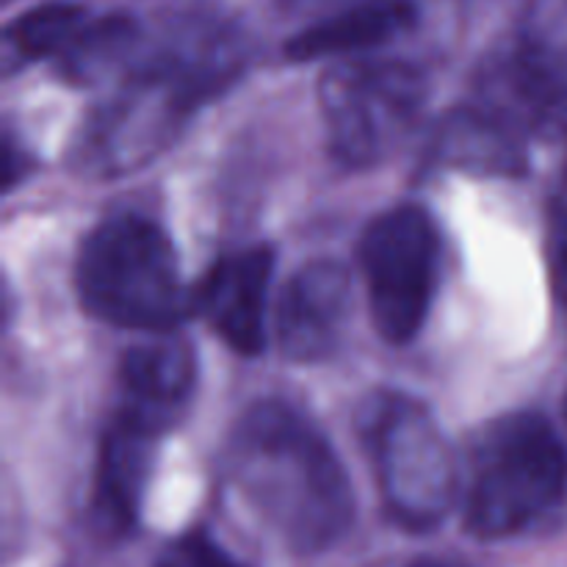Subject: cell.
<instances>
[{
    "instance_id": "5b68a950",
    "label": "cell",
    "mask_w": 567,
    "mask_h": 567,
    "mask_svg": "<svg viewBox=\"0 0 567 567\" xmlns=\"http://www.w3.org/2000/svg\"><path fill=\"white\" fill-rule=\"evenodd\" d=\"M358 421L391 518L413 532L443 524L460 498V468L435 415L402 393H380Z\"/></svg>"
},
{
    "instance_id": "277c9868",
    "label": "cell",
    "mask_w": 567,
    "mask_h": 567,
    "mask_svg": "<svg viewBox=\"0 0 567 567\" xmlns=\"http://www.w3.org/2000/svg\"><path fill=\"white\" fill-rule=\"evenodd\" d=\"M567 491V452L537 413H509L474 441L465 485V526L502 540L551 513Z\"/></svg>"
},
{
    "instance_id": "2e32d148",
    "label": "cell",
    "mask_w": 567,
    "mask_h": 567,
    "mask_svg": "<svg viewBox=\"0 0 567 567\" xmlns=\"http://www.w3.org/2000/svg\"><path fill=\"white\" fill-rule=\"evenodd\" d=\"M89 20H92V11L75 0H48L17 14L3 31L6 72L48 59V55L59 59L75 42L78 33L89 25Z\"/></svg>"
},
{
    "instance_id": "8992f818",
    "label": "cell",
    "mask_w": 567,
    "mask_h": 567,
    "mask_svg": "<svg viewBox=\"0 0 567 567\" xmlns=\"http://www.w3.org/2000/svg\"><path fill=\"white\" fill-rule=\"evenodd\" d=\"M430 100L426 75L410 61L354 55L319 78V109L338 161L382 164L415 133Z\"/></svg>"
},
{
    "instance_id": "ba28073f",
    "label": "cell",
    "mask_w": 567,
    "mask_h": 567,
    "mask_svg": "<svg viewBox=\"0 0 567 567\" xmlns=\"http://www.w3.org/2000/svg\"><path fill=\"white\" fill-rule=\"evenodd\" d=\"M360 266L380 336L391 343L413 341L441 277V238L430 216L413 205L377 216L360 241Z\"/></svg>"
},
{
    "instance_id": "8fae6325",
    "label": "cell",
    "mask_w": 567,
    "mask_h": 567,
    "mask_svg": "<svg viewBox=\"0 0 567 567\" xmlns=\"http://www.w3.org/2000/svg\"><path fill=\"white\" fill-rule=\"evenodd\" d=\"M158 435L155 426L116 413L114 426L103 441L92 498L94 526L105 535H125L136 524Z\"/></svg>"
},
{
    "instance_id": "3957f363",
    "label": "cell",
    "mask_w": 567,
    "mask_h": 567,
    "mask_svg": "<svg viewBox=\"0 0 567 567\" xmlns=\"http://www.w3.org/2000/svg\"><path fill=\"white\" fill-rule=\"evenodd\" d=\"M75 288L89 316L127 330L169 332L194 308L175 247L142 216H114L89 233Z\"/></svg>"
},
{
    "instance_id": "5bb4252c",
    "label": "cell",
    "mask_w": 567,
    "mask_h": 567,
    "mask_svg": "<svg viewBox=\"0 0 567 567\" xmlns=\"http://www.w3.org/2000/svg\"><path fill=\"white\" fill-rule=\"evenodd\" d=\"M432 158L482 175H520L526 169V136L502 116L471 103L446 116L432 142Z\"/></svg>"
},
{
    "instance_id": "7c38bea8",
    "label": "cell",
    "mask_w": 567,
    "mask_h": 567,
    "mask_svg": "<svg viewBox=\"0 0 567 567\" xmlns=\"http://www.w3.org/2000/svg\"><path fill=\"white\" fill-rule=\"evenodd\" d=\"M194 374H197L194 354L181 338L164 332L161 338L138 343L122 360L120 382L125 404L120 413L161 432L192 393Z\"/></svg>"
},
{
    "instance_id": "9a60e30c",
    "label": "cell",
    "mask_w": 567,
    "mask_h": 567,
    "mask_svg": "<svg viewBox=\"0 0 567 567\" xmlns=\"http://www.w3.org/2000/svg\"><path fill=\"white\" fill-rule=\"evenodd\" d=\"M144 50V31L133 17L105 14L92 17L89 25L75 37V42L59 55L61 72L70 81L94 83L122 70L125 78L142 64L138 53Z\"/></svg>"
},
{
    "instance_id": "d6986e66",
    "label": "cell",
    "mask_w": 567,
    "mask_h": 567,
    "mask_svg": "<svg viewBox=\"0 0 567 567\" xmlns=\"http://www.w3.org/2000/svg\"><path fill=\"white\" fill-rule=\"evenodd\" d=\"M415 567H454V565H441V563H424V565H415Z\"/></svg>"
},
{
    "instance_id": "4fadbf2b",
    "label": "cell",
    "mask_w": 567,
    "mask_h": 567,
    "mask_svg": "<svg viewBox=\"0 0 567 567\" xmlns=\"http://www.w3.org/2000/svg\"><path fill=\"white\" fill-rule=\"evenodd\" d=\"M413 22L415 6L410 0H354L293 33L286 55L291 61L349 59L391 42Z\"/></svg>"
},
{
    "instance_id": "30bf717a",
    "label": "cell",
    "mask_w": 567,
    "mask_h": 567,
    "mask_svg": "<svg viewBox=\"0 0 567 567\" xmlns=\"http://www.w3.org/2000/svg\"><path fill=\"white\" fill-rule=\"evenodd\" d=\"M271 269L275 255L269 247L241 249L221 258L194 293L199 316L238 354H258L266 347Z\"/></svg>"
},
{
    "instance_id": "ac0fdd59",
    "label": "cell",
    "mask_w": 567,
    "mask_h": 567,
    "mask_svg": "<svg viewBox=\"0 0 567 567\" xmlns=\"http://www.w3.org/2000/svg\"><path fill=\"white\" fill-rule=\"evenodd\" d=\"M548 258H551L554 291L567 308V186L554 199L551 221H548Z\"/></svg>"
},
{
    "instance_id": "9c48e42d",
    "label": "cell",
    "mask_w": 567,
    "mask_h": 567,
    "mask_svg": "<svg viewBox=\"0 0 567 567\" xmlns=\"http://www.w3.org/2000/svg\"><path fill=\"white\" fill-rule=\"evenodd\" d=\"M352 316V277L336 260L302 266L277 308V341L297 363H319L338 352Z\"/></svg>"
},
{
    "instance_id": "ffe728a7",
    "label": "cell",
    "mask_w": 567,
    "mask_h": 567,
    "mask_svg": "<svg viewBox=\"0 0 567 567\" xmlns=\"http://www.w3.org/2000/svg\"><path fill=\"white\" fill-rule=\"evenodd\" d=\"M565 415H567V396H565Z\"/></svg>"
},
{
    "instance_id": "7a4b0ae2",
    "label": "cell",
    "mask_w": 567,
    "mask_h": 567,
    "mask_svg": "<svg viewBox=\"0 0 567 567\" xmlns=\"http://www.w3.org/2000/svg\"><path fill=\"white\" fill-rule=\"evenodd\" d=\"M221 83L181 44L144 55L114 94L94 105L72 144V164L86 177H122L164 153L188 114Z\"/></svg>"
},
{
    "instance_id": "6da1fadb",
    "label": "cell",
    "mask_w": 567,
    "mask_h": 567,
    "mask_svg": "<svg viewBox=\"0 0 567 567\" xmlns=\"http://www.w3.org/2000/svg\"><path fill=\"white\" fill-rule=\"evenodd\" d=\"M225 482L269 535L297 554L341 540L354 518L347 471L327 437L282 402L241 415L225 452Z\"/></svg>"
},
{
    "instance_id": "e0dca14e",
    "label": "cell",
    "mask_w": 567,
    "mask_h": 567,
    "mask_svg": "<svg viewBox=\"0 0 567 567\" xmlns=\"http://www.w3.org/2000/svg\"><path fill=\"white\" fill-rule=\"evenodd\" d=\"M155 567H247L236 557L216 546L205 532H192V535L177 537L175 543L164 548Z\"/></svg>"
},
{
    "instance_id": "52a82bcc",
    "label": "cell",
    "mask_w": 567,
    "mask_h": 567,
    "mask_svg": "<svg viewBox=\"0 0 567 567\" xmlns=\"http://www.w3.org/2000/svg\"><path fill=\"white\" fill-rule=\"evenodd\" d=\"M476 103L524 136L567 127V0H526L509 44L482 66Z\"/></svg>"
}]
</instances>
